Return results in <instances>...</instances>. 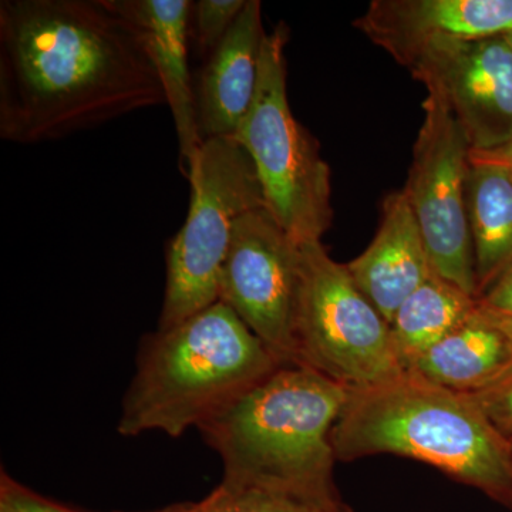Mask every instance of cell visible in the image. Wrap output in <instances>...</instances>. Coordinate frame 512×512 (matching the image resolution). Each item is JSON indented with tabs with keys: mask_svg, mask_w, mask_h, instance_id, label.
I'll list each match as a JSON object with an SVG mask.
<instances>
[{
	"mask_svg": "<svg viewBox=\"0 0 512 512\" xmlns=\"http://www.w3.org/2000/svg\"><path fill=\"white\" fill-rule=\"evenodd\" d=\"M110 8L141 30L173 113L181 168L188 178L202 146L195 113L194 83L188 70L190 0H107Z\"/></svg>",
	"mask_w": 512,
	"mask_h": 512,
	"instance_id": "cell-13",
	"label": "cell"
},
{
	"mask_svg": "<svg viewBox=\"0 0 512 512\" xmlns=\"http://www.w3.org/2000/svg\"><path fill=\"white\" fill-rule=\"evenodd\" d=\"M424 120L404 195L426 245L434 274L478 299L467 215L471 148L446 103L427 94Z\"/></svg>",
	"mask_w": 512,
	"mask_h": 512,
	"instance_id": "cell-8",
	"label": "cell"
},
{
	"mask_svg": "<svg viewBox=\"0 0 512 512\" xmlns=\"http://www.w3.org/2000/svg\"><path fill=\"white\" fill-rule=\"evenodd\" d=\"M188 181L190 210L168 244L158 329L173 328L218 302L235 224L247 212L266 207L255 165L234 138L205 140Z\"/></svg>",
	"mask_w": 512,
	"mask_h": 512,
	"instance_id": "cell-6",
	"label": "cell"
},
{
	"mask_svg": "<svg viewBox=\"0 0 512 512\" xmlns=\"http://www.w3.org/2000/svg\"><path fill=\"white\" fill-rule=\"evenodd\" d=\"M265 36L261 2L247 0L194 83L202 141L237 136L254 103Z\"/></svg>",
	"mask_w": 512,
	"mask_h": 512,
	"instance_id": "cell-12",
	"label": "cell"
},
{
	"mask_svg": "<svg viewBox=\"0 0 512 512\" xmlns=\"http://www.w3.org/2000/svg\"><path fill=\"white\" fill-rule=\"evenodd\" d=\"M164 103L146 37L107 0L0 2L2 140H62Z\"/></svg>",
	"mask_w": 512,
	"mask_h": 512,
	"instance_id": "cell-1",
	"label": "cell"
},
{
	"mask_svg": "<svg viewBox=\"0 0 512 512\" xmlns=\"http://www.w3.org/2000/svg\"><path fill=\"white\" fill-rule=\"evenodd\" d=\"M487 156L497 158V160L501 161V163H503L512 174V141L504 148V150L498 151V153L494 154H487Z\"/></svg>",
	"mask_w": 512,
	"mask_h": 512,
	"instance_id": "cell-23",
	"label": "cell"
},
{
	"mask_svg": "<svg viewBox=\"0 0 512 512\" xmlns=\"http://www.w3.org/2000/svg\"><path fill=\"white\" fill-rule=\"evenodd\" d=\"M467 215L480 298L512 264V174L497 158L470 153Z\"/></svg>",
	"mask_w": 512,
	"mask_h": 512,
	"instance_id": "cell-16",
	"label": "cell"
},
{
	"mask_svg": "<svg viewBox=\"0 0 512 512\" xmlns=\"http://www.w3.org/2000/svg\"><path fill=\"white\" fill-rule=\"evenodd\" d=\"M477 303L476 296L436 274L419 286L389 323L394 352L403 372L456 329Z\"/></svg>",
	"mask_w": 512,
	"mask_h": 512,
	"instance_id": "cell-17",
	"label": "cell"
},
{
	"mask_svg": "<svg viewBox=\"0 0 512 512\" xmlns=\"http://www.w3.org/2000/svg\"><path fill=\"white\" fill-rule=\"evenodd\" d=\"M158 512H350L340 500H322L275 490L222 483L197 504L175 505Z\"/></svg>",
	"mask_w": 512,
	"mask_h": 512,
	"instance_id": "cell-18",
	"label": "cell"
},
{
	"mask_svg": "<svg viewBox=\"0 0 512 512\" xmlns=\"http://www.w3.org/2000/svg\"><path fill=\"white\" fill-rule=\"evenodd\" d=\"M355 26L402 64L437 40L512 32V0H375Z\"/></svg>",
	"mask_w": 512,
	"mask_h": 512,
	"instance_id": "cell-11",
	"label": "cell"
},
{
	"mask_svg": "<svg viewBox=\"0 0 512 512\" xmlns=\"http://www.w3.org/2000/svg\"><path fill=\"white\" fill-rule=\"evenodd\" d=\"M247 0H200L192 2L190 33L198 55L207 60L220 46Z\"/></svg>",
	"mask_w": 512,
	"mask_h": 512,
	"instance_id": "cell-19",
	"label": "cell"
},
{
	"mask_svg": "<svg viewBox=\"0 0 512 512\" xmlns=\"http://www.w3.org/2000/svg\"><path fill=\"white\" fill-rule=\"evenodd\" d=\"M402 66L446 103L471 153L494 154L511 143L512 49L503 36L437 40Z\"/></svg>",
	"mask_w": 512,
	"mask_h": 512,
	"instance_id": "cell-10",
	"label": "cell"
},
{
	"mask_svg": "<svg viewBox=\"0 0 512 512\" xmlns=\"http://www.w3.org/2000/svg\"><path fill=\"white\" fill-rule=\"evenodd\" d=\"M491 427L512 448V363L484 389L468 394Z\"/></svg>",
	"mask_w": 512,
	"mask_h": 512,
	"instance_id": "cell-20",
	"label": "cell"
},
{
	"mask_svg": "<svg viewBox=\"0 0 512 512\" xmlns=\"http://www.w3.org/2000/svg\"><path fill=\"white\" fill-rule=\"evenodd\" d=\"M332 444L336 461L413 458L512 507V448L468 394L413 373L350 389Z\"/></svg>",
	"mask_w": 512,
	"mask_h": 512,
	"instance_id": "cell-3",
	"label": "cell"
},
{
	"mask_svg": "<svg viewBox=\"0 0 512 512\" xmlns=\"http://www.w3.org/2000/svg\"><path fill=\"white\" fill-rule=\"evenodd\" d=\"M503 37L505 39V42H507L508 46H510L512 49V32L507 33V35H504Z\"/></svg>",
	"mask_w": 512,
	"mask_h": 512,
	"instance_id": "cell-24",
	"label": "cell"
},
{
	"mask_svg": "<svg viewBox=\"0 0 512 512\" xmlns=\"http://www.w3.org/2000/svg\"><path fill=\"white\" fill-rule=\"evenodd\" d=\"M350 389L311 367L281 365L198 426L222 483L338 500L332 434Z\"/></svg>",
	"mask_w": 512,
	"mask_h": 512,
	"instance_id": "cell-2",
	"label": "cell"
},
{
	"mask_svg": "<svg viewBox=\"0 0 512 512\" xmlns=\"http://www.w3.org/2000/svg\"><path fill=\"white\" fill-rule=\"evenodd\" d=\"M481 305L512 322V264L478 298Z\"/></svg>",
	"mask_w": 512,
	"mask_h": 512,
	"instance_id": "cell-22",
	"label": "cell"
},
{
	"mask_svg": "<svg viewBox=\"0 0 512 512\" xmlns=\"http://www.w3.org/2000/svg\"><path fill=\"white\" fill-rule=\"evenodd\" d=\"M0 512H79L70 510L47 500L42 495L13 480L8 474H2L0 483Z\"/></svg>",
	"mask_w": 512,
	"mask_h": 512,
	"instance_id": "cell-21",
	"label": "cell"
},
{
	"mask_svg": "<svg viewBox=\"0 0 512 512\" xmlns=\"http://www.w3.org/2000/svg\"><path fill=\"white\" fill-rule=\"evenodd\" d=\"M288 26L266 33L254 103L237 140L251 157L265 205L298 245L318 242L332 224L330 168L319 144L293 116L286 90Z\"/></svg>",
	"mask_w": 512,
	"mask_h": 512,
	"instance_id": "cell-5",
	"label": "cell"
},
{
	"mask_svg": "<svg viewBox=\"0 0 512 512\" xmlns=\"http://www.w3.org/2000/svg\"><path fill=\"white\" fill-rule=\"evenodd\" d=\"M301 245L268 208L239 217L220 276L218 301L237 313L282 365L296 362Z\"/></svg>",
	"mask_w": 512,
	"mask_h": 512,
	"instance_id": "cell-9",
	"label": "cell"
},
{
	"mask_svg": "<svg viewBox=\"0 0 512 512\" xmlns=\"http://www.w3.org/2000/svg\"><path fill=\"white\" fill-rule=\"evenodd\" d=\"M511 363V320L478 301L476 309L406 373L453 392L473 394L497 379Z\"/></svg>",
	"mask_w": 512,
	"mask_h": 512,
	"instance_id": "cell-15",
	"label": "cell"
},
{
	"mask_svg": "<svg viewBox=\"0 0 512 512\" xmlns=\"http://www.w3.org/2000/svg\"><path fill=\"white\" fill-rule=\"evenodd\" d=\"M282 363L237 313L218 301L143 340L117 430L183 436Z\"/></svg>",
	"mask_w": 512,
	"mask_h": 512,
	"instance_id": "cell-4",
	"label": "cell"
},
{
	"mask_svg": "<svg viewBox=\"0 0 512 512\" xmlns=\"http://www.w3.org/2000/svg\"><path fill=\"white\" fill-rule=\"evenodd\" d=\"M296 362L348 389L403 375L390 325L322 242L301 245L296 303Z\"/></svg>",
	"mask_w": 512,
	"mask_h": 512,
	"instance_id": "cell-7",
	"label": "cell"
},
{
	"mask_svg": "<svg viewBox=\"0 0 512 512\" xmlns=\"http://www.w3.org/2000/svg\"><path fill=\"white\" fill-rule=\"evenodd\" d=\"M382 211L375 238L346 266L360 291L390 323L402 303L434 271L403 190L387 195Z\"/></svg>",
	"mask_w": 512,
	"mask_h": 512,
	"instance_id": "cell-14",
	"label": "cell"
}]
</instances>
